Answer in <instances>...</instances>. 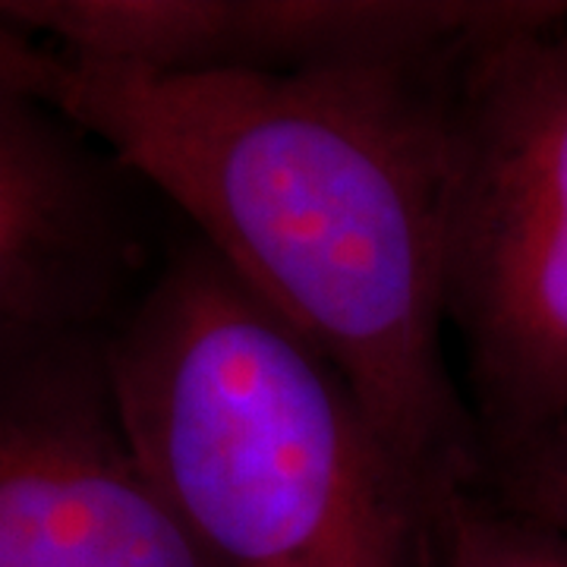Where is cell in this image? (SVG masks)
Here are the masks:
<instances>
[{
    "instance_id": "obj_1",
    "label": "cell",
    "mask_w": 567,
    "mask_h": 567,
    "mask_svg": "<svg viewBox=\"0 0 567 567\" xmlns=\"http://www.w3.org/2000/svg\"><path fill=\"white\" fill-rule=\"evenodd\" d=\"M466 51L271 76L142 70L39 39L48 99L344 375L435 495L483 461L445 312Z\"/></svg>"
},
{
    "instance_id": "obj_2",
    "label": "cell",
    "mask_w": 567,
    "mask_h": 567,
    "mask_svg": "<svg viewBox=\"0 0 567 567\" xmlns=\"http://www.w3.org/2000/svg\"><path fill=\"white\" fill-rule=\"evenodd\" d=\"M107 365L148 480L215 567H423L439 495L196 234L107 331Z\"/></svg>"
},
{
    "instance_id": "obj_3",
    "label": "cell",
    "mask_w": 567,
    "mask_h": 567,
    "mask_svg": "<svg viewBox=\"0 0 567 567\" xmlns=\"http://www.w3.org/2000/svg\"><path fill=\"white\" fill-rule=\"evenodd\" d=\"M445 312L483 454L567 423V3L457 63Z\"/></svg>"
},
{
    "instance_id": "obj_4",
    "label": "cell",
    "mask_w": 567,
    "mask_h": 567,
    "mask_svg": "<svg viewBox=\"0 0 567 567\" xmlns=\"http://www.w3.org/2000/svg\"><path fill=\"white\" fill-rule=\"evenodd\" d=\"M0 567H215L130 442L107 331L0 322Z\"/></svg>"
},
{
    "instance_id": "obj_5",
    "label": "cell",
    "mask_w": 567,
    "mask_h": 567,
    "mask_svg": "<svg viewBox=\"0 0 567 567\" xmlns=\"http://www.w3.org/2000/svg\"><path fill=\"white\" fill-rule=\"evenodd\" d=\"M546 0H0V20L102 63L316 73L461 54L548 17Z\"/></svg>"
},
{
    "instance_id": "obj_6",
    "label": "cell",
    "mask_w": 567,
    "mask_h": 567,
    "mask_svg": "<svg viewBox=\"0 0 567 567\" xmlns=\"http://www.w3.org/2000/svg\"><path fill=\"white\" fill-rule=\"evenodd\" d=\"M148 189L41 89L0 20V322L111 331L155 271Z\"/></svg>"
},
{
    "instance_id": "obj_7",
    "label": "cell",
    "mask_w": 567,
    "mask_h": 567,
    "mask_svg": "<svg viewBox=\"0 0 567 567\" xmlns=\"http://www.w3.org/2000/svg\"><path fill=\"white\" fill-rule=\"evenodd\" d=\"M423 567H567V536L457 483L432 505Z\"/></svg>"
},
{
    "instance_id": "obj_8",
    "label": "cell",
    "mask_w": 567,
    "mask_h": 567,
    "mask_svg": "<svg viewBox=\"0 0 567 567\" xmlns=\"http://www.w3.org/2000/svg\"><path fill=\"white\" fill-rule=\"evenodd\" d=\"M476 483L511 511L567 536V423L486 451Z\"/></svg>"
}]
</instances>
